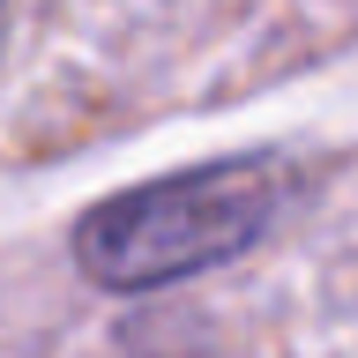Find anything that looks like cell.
<instances>
[{
  "label": "cell",
  "mask_w": 358,
  "mask_h": 358,
  "mask_svg": "<svg viewBox=\"0 0 358 358\" xmlns=\"http://www.w3.org/2000/svg\"><path fill=\"white\" fill-rule=\"evenodd\" d=\"M276 209H284V187L268 164L254 157L201 164V172H172L97 201L75 224V262L105 291H164L179 276H201V268L246 254Z\"/></svg>",
  "instance_id": "1"
},
{
  "label": "cell",
  "mask_w": 358,
  "mask_h": 358,
  "mask_svg": "<svg viewBox=\"0 0 358 358\" xmlns=\"http://www.w3.org/2000/svg\"><path fill=\"white\" fill-rule=\"evenodd\" d=\"M0 30H8V0H0Z\"/></svg>",
  "instance_id": "2"
}]
</instances>
